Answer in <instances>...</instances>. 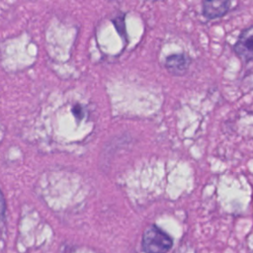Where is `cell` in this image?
Here are the masks:
<instances>
[{
    "instance_id": "cell-1",
    "label": "cell",
    "mask_w": 253,
    "mask_h": 253,
    "mask_svg": "<svg viewBox=\"0 0 253 253\" xmlns=\"http://www.w3.org/2000/svg\"><path fill=\"white\" fill-rule=\"evenodd\" d=\"M172 246V237L155 224L149 225L142 233L141 248L145 253H167Z\"/></svg>"
},
{
    "instance_id": "cell-2",
    "label": "cell",
    "mask_w": 253,
    "mask_h": 253,
    "mask_svg": "<svg viewBox=\"0 0 253 253\" xmlns=\"http://www.w3.org/2000/svg\"><path fill=\"white\" fill-rule=\"evenodd\" d=\"M252 27L250 26L244 30L239 36L237 42L234 44V50L237 55L242 58L245 62L252 59V47H253V37Z\"/></svg>"
},
{
    "instance_id": "cell-3",
    "label": "cell",
    "mask_w": 253,
    "mask_h": 253,
    "mask_svg": "<svg viewBox=\"0 0 253 253\" xmlns=\"http://www.w3.org/2000/svg\"><path fill=\"white\" fill-rule=\"evenodd\" d=\"M190 65V58L185 53H174L166 57L165 66L174 75L184 74Z\"/></svg>"
},
{
    "instance_id": "cell-4",
    "label": "cell",
    "mask_w": 253,
    "mask_h": 253,
    "mask_svg": "<svg viewBox=\"0 0 253 253\" xmlns=\"http://www.w3.org/2000/svg\"><path fill=\"white\" fill-rule=\"evenodd\" d=\"M231 5L230 1H204L203 14L208 19H214L224 15Z\"/></svg>"
},
{
    "instance_id": "cell-5",
    "label": "cell",
    "mask_w": 253,
    "mask_h": 253,
    "mask_svg": "<svg viewBox=\"0 0 253 253\" xmlns=\"http://www.w3.org/2000/svg\"><path fill=\"white\" fill-rule=\"evenodd\" d=\"M5 212H6V204H5V199L4 196L0 190V222L3 221L5 217Z\"/></svg>"
}]
</instances>
